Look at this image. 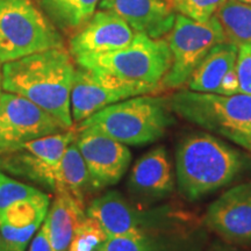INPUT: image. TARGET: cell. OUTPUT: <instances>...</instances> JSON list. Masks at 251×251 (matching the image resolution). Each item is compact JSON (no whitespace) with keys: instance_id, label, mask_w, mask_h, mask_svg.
Here are the masks:
<instances>
[{"instance_id":"obj_1","label":"cell","mask_w":251,"mask_h":251,"mask_svg":"<svg viewBox=\"0 0 251 251\" xmlns=\"http://www.w3.org/2000/svg\"><path fill=\"white\" fill-rule=\"evenodd\" d=\"M75 71L70 51L64 47L51 48L4 63L2 91L25 97L71 129L70 97Z\"/></svg>"},{"instance_id":"obj_2","label":"cell","mask_w":251,"mask_h":251,"mask_svg":"<svg viewBox=\"0 0 251 251\" xmlns=\"http://www.w3.org/2000/svg\"><path fill=\"white\" fill-rule=\"evenodd\" d=\"M250 168L246 153L205 131L184 136L176 151L178 188L190 201L227 186Z\"/></svg>"},{"instance_id":"obj_3","label":"cell","mask_w":251,"mask_h":251,"mask_svg":"<svg viewBox=\"0 0 251 251\" xmlns=\"http://www.w3.org/2000/svg\"><path fill=\"white\" fill-rule=\"evenodd\" d=\"M169 99L142 94L118 101L77 125L99 131L126 146H146L159 140L175 124Z\"/></svg>"},{"instance_id":"obj_4","label":"cell","mask_w":251,"mask_h":251,"mask_svg":"<svg viewBox=\"0 0 251 251\" xmlns=\"http://www.w3.org/2000/svg\"><path fill=\"white\" fill-rule=\"evenodd\" d=\"M169 101L178 117L251 151V96L183 90Z\"/></svg>"},{"instance_id":"obj_5","label":"cell","mask_w":251,"mask_h":251,"mask_svg":"<svg viewBox=\"0 0 251 251\" xmlns=\"http://www.w3.org/2000/svg\"><path fill=\"white\" fill-rule=\"evenodd\" d=\"M76 62L78 67L158 91L170 70L172 56L165 39H152L135 31L133 41L125 48L79 56Z\"/></svg>"},{"instance_id":"obj_6","label":"cell","mask_w":251,"mask_h":251,"mask_svg":"<svg viewBox=\"0 0 251 251\" xmlns=\"http://www.w3.org/2000/svg\"><path fill=\"white\" fill-rule=\"evenodd\" d=\"M59 47L61 34L33 0H0V64Z\"/></svg>"},{"instance_id":"obj_7","label":"cell","mask_w":251,"mask_h":251,"mask_svg":"<svg viewBox=\"0 0 251 251\" xmlns=\"http://www.w3.org/2000/svg\"><path fill=\"white\" fill-rule=\"evenodd\" d=\"M226 40H228L227 35L216 15L205 23L176 15L174 27L166 35L172 63L161 87L172 90L185 85L213 47Z\"/></svg>"},{"instance_id":"obj_8","label":"cell","mask_w":251,"mask_h":251,"mask_svg":"<svg viewBox=\"0 0 251 251\" xmlns=\"http://www.w3.org/2000/svg\"><path fill=\"white\" fill-rule=\"evenodd\" d=\"M69 130L46 109L19 94H0V155L25 143Z\"/></svg>"},{"instance_id":"obj_9","label":"cell","mask_w":251,"mask_h":251,"mask_svg":"<svg viewBox=\"0 0 251 251\" xmlns=\"http://www.w3.org/2000/svg\"><path fill=\"white\" fill-rule=\"evenodd\" d=\"M76 136L77 131L71 128L63 133L30 141L14 151L4 153L0 158V168L54 191L59 163Z\"/></svg>"},{"instance_id":"obj_10","label":"cell","mask_w":251,"mask_h":251,"mask_svg":"<svg viewBox=\"0 0 251 251\" xmlns=\"http://www.w3.org/2000/svg\"><path fill=\"white\" fill-rule=\"evenodd\" d=\"M157 91L79 67L75 71L70 105L74 125L80 124L100 109L121 100Z\"/></svg>"},{"instance_id":"obj_11","label":"cell","mask_w":251,"mask_h":251,"mask_svg":"<svg viewBox=\"0 0 251 251\" xmlns=\"http://www.w3.org/2000/svg\"><path fill=\"white\" fill-rule=\"evenodd\" d=\"M77 133L75 142L85 161L91 186L103 188L118 184L131 161L127 146L91 128Z\"/></svg>"},{"instance_id":"obj_12","label":"cell","mask_w":251,"mask_h":251,"mask_svg":"<svg viewBox=\"0 0 251 251\" xmlns=\"http://www.w3.org/2000/svg\"><path fill=\"white\" fill-rule=\"evenodd\" d=\"M205 224L226 242L251 246V181L229 188L213 201Z\"/></svg>"},{"instance_id":"obj_13","label":"cell","mask_w":251,"mask_h":251,"mask_svg":"<svg viewBox=\"0 0 251 251\" xmlns=\"http://www.w3.org/2000/svg\"><path fill=\"white\" fill-rule=\"evenodd\" d=\"M135 31L124 19L111 11L100 9L80 27L69 43V51L75 58L102 54L127 47Z\"/></svg>"},{"instance_id":"obj_14","label":"cell","mask_w":251,"mask_h":251,"mask_svg":"<svg viewBox=\"0 0 251 251\" xmlns=\"http://www.w3.org/2000/svg\"><path fill=\"white\" fill-rule=\"evenodd\" d=\"M99 8L113 12L134 31L152 39L168 35L177 15L168 0H100Z\"/></svg>"},{"instance_id":"obj_15","label":"cell","mask_w":251,"mask_h":251,"mask_svg":"<svg viewBox=\"0 0 251 251\" xmlns=\"http://www.w3.org/2000/svg\"><path fill=\"white\" fill-rule=\"evenodd\" d=\"M86 215L98 221L107 237H146L139 214L117 191L94 199Z\"/></svg>"},{"instance_id":"obj_16","label":"cell","mask_w":251,"mask_h":251,"mask_svg":"<svg viewBox=\"0 0 251 251\" xmlns=\"http://www.w3.org/2000/svg\"><path fill=\"white\" fill-rule=\"evenodd\" d=\"M129 187L135 194L147 199L169 196L174 191L172 165L164 147H156L135 163L129 177Z\"/></svg>"},{"instance_id":"obj_17","label":"cell","mask_w":251,"mask_h":251,"mask_svg":"<svg viewBox=\"0 0 251 251\" xmlns=\"http://www.w3.org/2000/svg\"><path fill=\"white\" fill-rule=\"evenodd\" d=\"M238 46L226 40L213 47L201 63L196 68L187 81L190 91L218 93L226 75L236 65Z\"/></svg>"},{"instance_id":"obj_18","label":"cell","mask_w":251,"mask_h":251,"mask_svg":"<svg viewBox=\"0 0 251 251\" xmlns=\"http://www.w3.org/2000/svg\"><path fill=\"white\" fill-rule=\"evenodd\" d=\"M85 215L83 201L68 193H56L45 219L54 251H68L75 229Z\"/></svg>"},{"instance_id":"obj_19","label":"cell","mask_w":251,"mask_h":251,"mask_svg":"<svg viewBox=\"0 0 251 251\" xmlns=\"http://www.w3.org/2000/svg\"><path fill=\"white\" fill-rule=\"evenodd\" d=\"M87 186H91L89 171L74 141L69 144L59 163L54 192L68 193L84 202V191Z\"/></svg>"},{"instance_id":"obj_20","label":"cell","mask_w":251,"mask_h":251,"mask_svg":"<svg viewBox=\"0 0 251 251\" xmlns=\"http://www.w3.org/2000/svg\"><path fill=\"white\" fill-rule=\"evenodd\" d=\"M39 2L63 29L78 30L96 13L100 0H39Z\"/></svg>"},{"instance_id":"obj_21","label":"cell","mask_w":251,"mask_h":251,"mask_svg":"<svg viewBox=\"0 0 251 251\" xmlns=\"http://www.w3.org/2000/svg\"><path fill=\"white\" fill-rule=\"evenodd\" d=\"M216 17L221 23L227 39L236 45H251V5L237 0H227Z\"/></svg>"},{"instance_id":"obj_22","label":"cell","mask_w":251,"mask_h":251,"mask_svg":"<svg viewBox=\"0 0 251 251\" xmlns=\"http://www.w3.org/2000/svg\"><path fill=\"white\" fill-rule=\"evenodd\" d=\"M107 235L98 221L85 215L75 229L68 251H99Z\"/></svg>"},{"instance_id":"obj_23","label":"cell","mask_w":251,"mask_h":251,"mask_svg":"<svg viewBox=\"0 0 251 251\" xmlns=\"http://www.w3.org/2000/svg\"><path fill=\"white\" fill-rule=\"evenodd\" d=\"M168 2L177 14L198 23H205L215 17L227 0H168Z\"/></svg>"},{"instance_id":"obj_24","label":"cell","mask_w":251,"mask_h":251,"mask_svg":"<svg viewBox=\"0 0 251 251\" xmlns=\"http://www.w3.org/2000/svg\"><path fill=\"white\" fill-rule=\"evenodd\" d=\"M41 193L42 191L21 181L12 179L0 172V213L4 212L6 208L15 202L30 199Z\"/></svg>"},{"instance_id":"obj_25","label":"cell","mask_w":251,"mask_h":251,"mask_svg":"<svg viewBox=\"0 0 251 251\" xmlns=\"http://www.w3.org/2000/svg\"><path fill=\"white\" fill-rule=\"evenodd\" d=\"M42 224L43 221H35L20 229L13 228L5 224H0V235H1L4 251L26 250L28 242Z\"/></svg>"},{"instance_id":"obj_26","label":"cell","mask_w":251,"mask_h":251,"mask_svg":"<svg viewBox=\"0 0 251 251\" xmlns=\"http://www.w3.org/2000/svg\"><path fill=\"white\" fill-rule=\"evenodd\" d=\"M236 72L240 81V92L251 96V45H238Z\"/></svg>"},{"instance_id":"obj_27","label":"cell","mask_w":251,"mask_h":251,"mask_svg":"<svg viewBox=\"0 0 251 251\" xmlns=\"http://www.w3.org/2000/svg\"><path fill=\"white\" fill-rule=\"evenodd\" d=\"M99 251H153L146 237H107Z\"/></svg>"},{"instance_id":"obj_28","label":"cell","mask_w":251,"mask_h":251,"mask_svg":"<svg viewBox=\"0 0 251 251\" xmlns=\"http://www.w3.org/2000/svg\"><path fill=\"white\" fill-rule=\"evenodd\" d=\"M240 92V81H238L237 72H236V65L235 68L231 69L230 71L226 75L224 80L221 81L218 90V94H224V96H233V94H237Z\"/></svg>"},{"instance_id":"obj_29","label":"cell","mask_w":251,"mask_h":251,"mask_svg":"<svg viewBox=\"0 0 251 251\" xmlns=\"http://www.w3.org/2000/svg\"><path fill=\"white\" fill-rule=\"evenodd\" d=\"M29 251H54V248L50 242L48 228H47L45 221L39 228L36 236L31 241Z\"/></svg>"},{"instance_id":"obj_30","label":"cell","mask_w":251,"mask_h":251,"mask_svg":"<svg viewBox=\"0 0 251 251\" xmlns=\"http://www.w3.org/2000/svg\"><path fill=\"white\" fill-rule=\"evenodd\" d=\"M207 251H248L244 249H240L237 247H233L230 244H224V243H215L209 248Z\"/></svg>"},{"instance_id":"obj_31","label":"cell","mask_w":251,"mask_h":251,"mask_svg":"<svg viewBox=\"0 0 251 251\" xmlns=\"http://www.w3.org/2000/svg\"><path fill=\"white\" fill-rule=\"evenodd\" d=\"M2 92V86H1V67H0V94Z\"/></svg>"},{"instance_id":"obj_32","label":"cell","mask_w":251,"mask_h":251,"mask_svg":"<svg viewBox=\"0 0 251 251\" xmlns=\"http://www.w3.org/2000/svg\"><path fill=\"white\" fill-rule=\"evenodd\" d=\"M237 1L244 2V4H248V5H251V0H237Z\"/></svg>"},{"instance_id":"obj_33","label":"cell","mask_w":251,"mask_h":251,"mask_svg":"<svg viewBox=\"0 0 251 251\" xmlns=\"http://www.w3.org/2000/svg\"><path fill=\"white\" fill-rule=\"evenodd\" d=\"M0 251H4V247H2V241H1V235H0Z\"/></svg>"}]
</instances>
